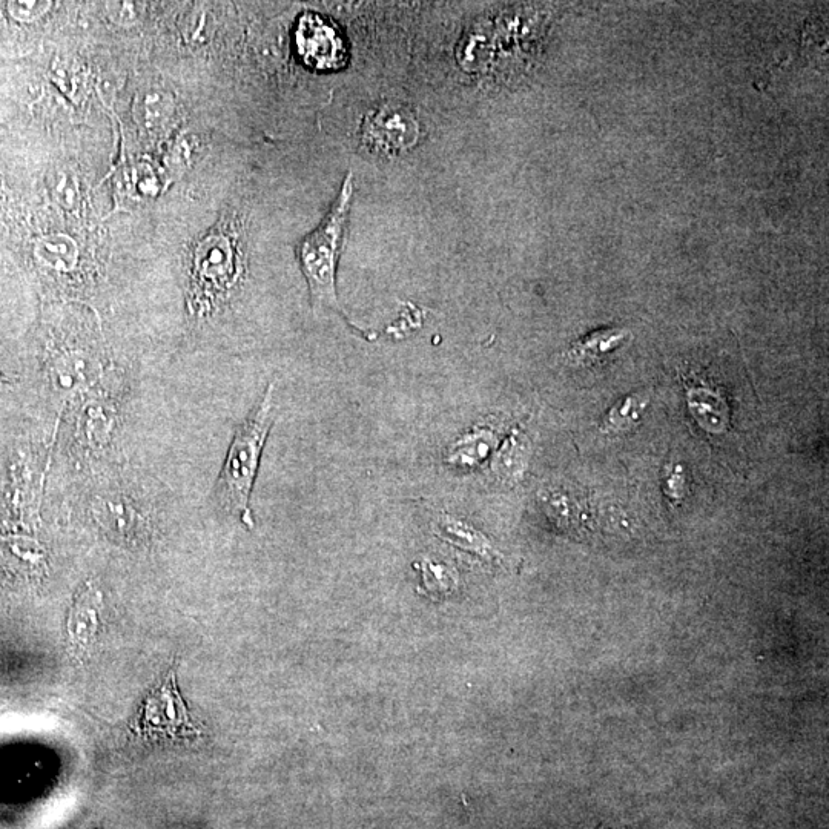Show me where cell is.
I'll return each mask as SVG.
<instances>
[{"label": "cell", "instance_id": "obj_1", "mask_svg": "<svg viewBox=\"0 0 829 829\" xmlns=\"http://www.w3.org/2000/svg\"><path fill=\"white\" fill-rule=\"evenodd\" d=\"M240 229L232 215L223 217L203 238L192 257L189 274V309L203 315L231 297L243 277Z\"/></svg>", "mask_w": 829, "mask_h": 829}, {"label": "cell", "instance_id": "obj_2", "mask_svg": "<svg viewBox=\"0 0 829 829\" xmlns=\"http://www.w3.org/2000/svg\"><path fill=\"white\" fill-rule=\"evenodd\" d=\"M272 423L274 386L271 384L248 420L238 427L218 478V503L237 515L248 527L254 526L249 499Z\"/></svg>", "mask_w": 829, "mask_h": 829}, {"label": "cell", "instance_id": "obj_3", "mask_svg": "<svg viewBox=\"0 0 829 829\" xmlns=\"http://www.w3.org/2000/svg\"><path fill=\"white\" fill-rule=\"evenodd\" d=\"M352 199L354 179L352 174H347L326 217L321 220L318 228L306 235L298 245V261L304 277L308 280L314 306H326L340 311L335 278L349 226Z\"/></svg>", "mask_w": 829, "mask_h": 829}, {"label": "cell", "instance_id": "obj_4", "mask_svg": "<svg viewBox=\"0 0 829 829\" xmlns=\"http://www.w3.org/2000/svg\"><path fill=\"white\" fill-rule=\"evenodd\" d=\"M131 730L137 736L154 742H180L202 734V730L192 721L180 694L174 668L148 694L131 724Z\"/></svg>", "mask_w": 829, "mask_h": 829}, {"label": "cell", "instance_id": "obj_5", "mask_svg": "<svg viewBox=\"0 0 829 829\" xmlns=\"http://www.w3.org/2000/svg\"><path fill=\"white\" fill-rule=\"evenodd\" d=\"M363 139L370 149L386 156H397L417 145L420 123L407 106L384 103L364 119Z\"/></svg>", "mask_w": 829, "mask_h": 829}, {"label": "cell", "instance_id": "obj_6", "mask_svg": "<svg viewBox=\"0 0 829 829\" xmlns=\"http://www.w3.org/2000/svg\"><path fill=\"white\" fill-rule=\"evenodd\" d=\"M298 53L315 70H337L344 62V43L337 30L314 14L300 17L297 25Z\"/></svg>", "mask_w": 829, "mask_h": 829}, {"label": "cell", "instance_id": "obj_7", "mask_svg": "<svg viewBox=\"0 0 829 829\" xmlns=\"http://www.w3.org/2000/svg\"><path fill=\"white\" fill-rule=\"evenodd\" d=\"M103 596L99 588L88 582L79 590L67 618V639L71 651L83 658L93 648L100 627Z\"/></svg>", "mask_w": 829, "mask_h": 829}, {"label": "cell", "instance_id": "obj_8", "mask_svg": "<svg viewBox=\"0 0 829 829\" xmlns=\"http://www.w3.org/2000/svg\"><path fill=\"white\" fill-rule=\"evenodd\" d=\"M630 340L631 334L627 329H599L576 341L567 352V360L575 366H590L595 361H601L607 355L618 351Z\"/></svg>", "mask_w": 829, "mask_h": 829}, {"label": "cell", "instance_id": "obj_9", "mask_svg": "<svg viewBox=\"0 0 829 829\" xmlns=\"http://www.w3.org/2000/svg\"><path fill=\"white\" fill-rule=\"evenodd\" d=\"M0 562L22 575H39L45 567V550L27 536L0 535Z\"/></svg>", "mask_w": 829, "mask_h": 829}, {"label": "cell", "instance_id": "obj_10", "mask_svg": "<svg viewBox=\"0 0 829 829\" xmlns=\"http://www.w3.org/2000/svg\"><path fill=\"white\" fill-rule=\"evenodd\" d=\"M436 535L441 536L444 541L450 542L460 549L467 550V552L475 553L484 559L493 558L495 550L489 539L479 533L475 527L470 526L469 522L464 519L456 518V516L443 515L438 516L435 524H433Z\"/></svg>", "mask_w": 829, "mask_h": 829}, {"label": "cell", "instance_id": "obj_11", "mask_svg": "<svg viewBox=\"0 0 829 829\" xmlns=\"http://www.w3.org/2000/svg\"><path fill=\"white\" fill-rule=\"evenodd\" d=\"M417 569L421 572V587L426 588V595L447 596L458 587V573L446 562L424 559L417 565Z\"/></svg>", "mask_w": 829, "mask_h": 829}, {"label": "cell", "instance_id": "obj_12", "mask_svg": "<svg viewBox=\"0 0 829 829\" xmlns=\"http://www.w3.org/2000/svg\"><path fill=\"white\" fill-rule=\"evenodd\" d=\"M100 510H102L100 519H102L103 526L106 527L108 532L114 533L120 538H134L143 529V527H140L139 516L128 507L120 506L117 503H105Z\"/></svg>", "mask_w": 829, "mask_h": 829}, {"label": "cell", "instance_id": "obj_13", "mask_svg": "<svg viewBox=\"0 0 829 829\" xmlns=\"http://www.w3.org/2000/svg\"><path fill=\"white\" fill-rule=\"evenodd\" d=\"M490 449V440L484 432L464 436L450 449L449 461L458 466H472L476 461L483 460Z\"/></svg>", "mask_w": 829, "mask_h": 829}, {"label": "cell", "instance_id": "obj_14", "mask_svg": "<svg viewBox=\"0 0 829 829\" xmlns=\"http://www.w3.org/2000/svg\"><path fill=\"white\" fill-rule=\"evenodd\" d=\"M638 407L639 403L635 397L627 398L621 406L616 407V409H613L612 412L608 413V424L612 426L613 430L625 429L631 418H633V420L638 418V413H636L638 412Z\"/></svg>", "mask_w": 829, "mask_h": 829}, {"label": "cell", "instance_id": "obj_15", "mask_svg": "<svg viewBox=\"0 0 829 829\" xmlns=\"http://www.w3.org/2000/svg\"><path fill=\"white\" fill-rule=\"evenodd\" d=\"M679 470L681 469H679V467H676V469H674V472L670 473V476H668L667 479V487H665V492H667V490H670L671 487L676 486L674 487L673 492H671L670 498L681 499L684 498L685 495V476L684 473L679 472Z\"/></svg>", "mask_w": 829, "mask_h": 829}]
</instances>
